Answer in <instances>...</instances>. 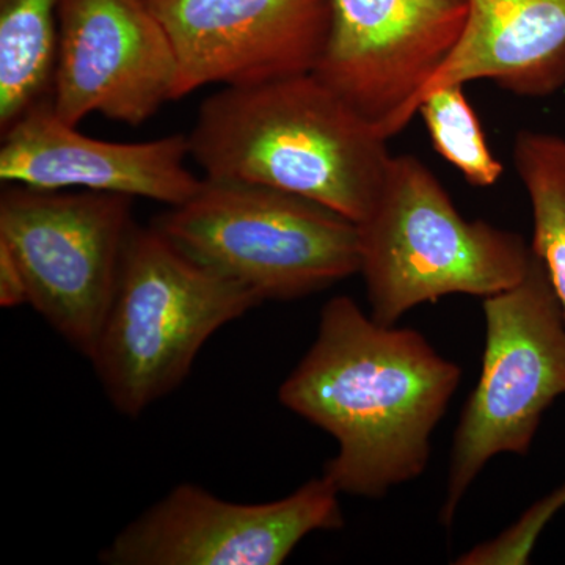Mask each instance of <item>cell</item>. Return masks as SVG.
<instances>
[{"mask_svg":"<svg viewBox=\"0 0 565 565\" xmlns=\"http://www.w3.org/2000/svg\"><path fill=\"white\" fill-rule=\"evenodd\" d=\"M460 381L462 367L424 334L377 322L338 296L323 305L316 340L278 399L337 440L323 476L340 493L379 500L426 471Z\"/></svg>","mask_w":565,"mask_h":565,"instance_id":"obj_1","label":"cell"},{"mask_svg":"<svg viewBox=\"0 0 565 565\" xmlns=\"http://www.w3.org/2000/svg\"><path fill=\"white\" fill-rule=\"evenodd\" d=\"M188 139L204 180L292 193L356 225L393 158L388 139L315 73L222 87L200 106Z\"/></svg>","mask_w":565,"mask_h":565,"instance_id":"obj_2","label":"cell"},{"mask_svg":"<svg viewBox=\"0 0 565 565\" xmlns=\"http://www.w3.org/2000/svg\"><path fill=\"white\" fill-rule=\"evenodd\" d=\"M259 305L154 225H136L88 360L115 411L137 418L185 381L212 334Z\"/></svg>","mask_w":565,"mask_h":565,"instance_id":"obj_3","label":"cell"},{"mask_svg":"<svg viewBox=\"0 0 565 565\" xmlns=\"http://www.w3.org/2000/svg\"><path fill=\"white\" fill-rule=\"evenodd\" d=\"M359 233L370 315L385 326L444 297L503 292L525 277L533 258L519 233L467 221L433 170L412 154L393 156Z\"/></svg>","mask_w":565,"mask_h":565,"instance_id":"obj_4","label":"cell"},{"mask_svg":"<svg viewBox=\"0 0 565 565\" xmlns=\"http://www.w3.org/2000/svg\"><path fill=\"white\" fill-rule=\"evenodd\" d=\"M196 262L267 300L313 296L359 274V225L292 193L204 180L152 222Z\"/></svg>","mask_w":565,"mask_h":565,"instance_id":"obj_5","label":"cell"},{"mask_svg":"<svg viewBox=\"0 0 565 565\" xmlns=\"http://www.w3.org/2000/svg\"><path fill=\"white\" fill-rule=\"evenodd\" d=\"M481 375L457 423L441 525L451 526L465 494L500 455L526 456L542 416L565 394V321L544 262L486 297Z\"/></svg>","mask_w":565,"mask_h":565,"instance_id":"obj_6","label":"cell"},{"mask_svg":"<svg viewBox=\"0 0 565 565\" xmlns=\"http://www.w3.org/2000/svg\"><path fill=\"white\" fill-rule=\"evenodd\" d=\"M132 196L9 184L0 195V243L28 282L29 305L85 359L117 288Z\"/></svg>","mask_w":565,"mask_h":565,"instance_id":"obj_7","label":"cell"},{"mask_svg":"<svg viewBox=\"0 0 565 565\" xmlns=\"http://www.w3.org/2000/svg\"><path fill=\"white\" fill-rule=\"evenodd\" d=\"M329 39L313 73L392 139L455 52L467 0H330Z\"/></svg>","mask_w":565,"mask_h":565,"instance_id":"obj_8","label":"cell"},{"mask_svg":"<svg viewBox=\"0 0 565 565\" xmlns=\"http://www.w3.org/2000/svg\"><path fill=\"white\" fill-rule=\"evenodd\" d=\"M340 490L310 479L269 503L222 500L196 484L173 487L99 553L106 565H280L318 531L344 527Z\"/></svg>","mask_w":565,"mask_h":565,"instance_id":"obj_9","label":"cell"},{"mask_svg":"<svg viewBox=\"0 0 565 565\" xmlns=\"http://www.w3.org/2000/svg\"><path fill=\"white\" fill-rule=\"evenodd\" d=\"M177 87L172 41L143 0H58L50 96L63 121L139 126Z\"/></svg>","mask_w":565,"mask_h":565,"instance_id":"obj_10","label":"cell"},{"mask_svg":"<svg viewBox=\"0 0 565 565\" xmlns=\"http://www.w3.org/2000/svg\"><path fill=\"white\" fill-rule=\"evenodd\" d=\"M172 41L177 98L210 85L313 73L329 39L330 0H143Z\"/></svg>","mask_w":565,"mask_h":565,"instance_id":"obj_11","label":"cell"},{"mask_svg":"<svg viewBox=\"0 0 565 565\" xmlns=\"http://www.w3.org/2000/svg\"><path fill=\"white\" fill-rule=\"evenodd\" d=\"M188 136L121 143L93 139L55 114L51 96L33 104L2 131L0 180L47 191L140 196L180 206L203 178L189 170Z\"/></svg>","mask_w":565,"mask_h":565,"instance_id":"obj_12","label":"cell"},{"mask_svg":"<svg viewBox=\"0 0 565 565\" xmlns=\"http://www.w3.org/2000/svg\"><path fill=\"white\" fill-rule=\"evenodd\" d=\"M467 6L462 36L423 98L473 81H492L526 98L564 87L565 0H467Z\"/></svg>","mask_w":565,"mask_h":565,"instance_id":"obj_13","label":"cell"},{"mask_svg":"<svg viewBox=\"0 0 565 565\" xmlns=\"http://www.w3.org/2000/svg\"><path fill=\"white\" fill-rule=\"evenodd\" d=\"M58 0H0V129L51 95Z\"/></svg>","mask_w":565,"mask_h":565,"instance_id":"obj_14","label":"cell"},{"mask_svg":"<svg viewBox=\"0 0 565 565\" xmlns=\"http://www.w3.org/2000/svg\"><path fill=\"white\" fill-rule=\"evenodd\" d=\"M514 162L533 211V250L544 262L565 321V139L523 129Z\"/></svg>","mask_w":565,"mask_h":565,"instance_id":"obj_15","label":"cell"},{"mask_svg":"<svg viewBox=\"0 0 565 565\" xmlns=\"http://www.w3.org/2000/svg\"><path fill=\"white\" fill-rule=\"evenodd\" d=\"M434 150L462 173L476 188H492L501 180L504 166L482 131L481 121L468 102L463 85H448L427 93L419 104Z\"/></svg>","mask_w":565,"mask_h":565,"instance_id":"obj_16","label":"cell"},{"mask_svg":"<svg viewBox=\"0 0 565 565\" xmlns=\"http://www.w3.org/2000/svg\"><path fill=\"white\" fill-rule=\"evenodd\" d=\"M565 508V484L539 500L497 537L457 557L459 565H522L530 563L535 542L550 520Z\"/></svg>","mask_w":565,"mask_h":565,"instance_id":"obj_17","label":"cell"},{"mask_svg":"<svg viewBox=\"0 0 565 565\" xmlns=\"http://www.w3.org/2000/svg\"><path fill=\"white\" fill-rule=\"evenodd\" d=\"M29 303L28 282L13 252L0 243V307L17 308Z\"/></svg>","mask_w":565,"mask_h":565,"instance_id":"obj_18","label":"cell"}]
</instances>
